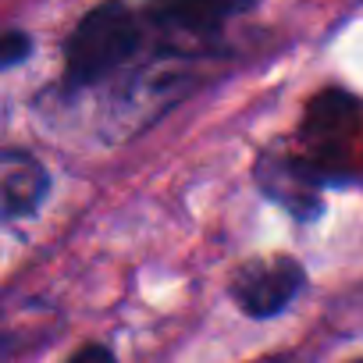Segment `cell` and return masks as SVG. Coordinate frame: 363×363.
Segmentation results:
<instances>
[{
    "label": "cell",
    "instance_id": "obj_6",
    "mask_svg": "<svg viewBox=\"0 0 363 363\" xmlns=\"http://www.w3.org/2000/svg\"><path fill=\"white\" fill-rule=\"evenodd\" d=\"M65 363H114V356H111V349H104V345H82L72 359H65Z\"/></svg>",
    "mask_w": 363,
    "mask_h": 363
},
{
    "label": "cell",
    "instance_id": "obj_3",
    "mask_svg": "<svg viewBox=\"0 0 363 363\" xmlns=\"http://www.w3.org/2000/svg\"><path fill=\"white\" fill-rule=\"evenodd\" d=\"M47 171L22 150H0V218H29L47 196Z\"/></svg>",
    "mask_w": 363,
    "mask_h": 363
},
{
    "label": "cell",
    "instance_id": "obj_1",
    "mask_svg": "<svg viewBox=\"0 0 363 363\" xmlns=\"http://www.w3.org/2000/svg\"><path fill=\"white\" fill-rule=\"evenodd\" d=\"M139 47V22L118 4L93 8L65 47V79L72 89L93 86L118 72Z\"/></svg>",
    "mask_w": 363,
    "mask_h": 363
},
{
    "label": "cell",
    "instance_id": "obj_7",
    "mask_svg": "<svg viewBox=\"0 0 363 363\" xmlns=\"http://www.w3.org/2000/svg\"><path fill=\"white\" fill-rule=\"evenodd\" d=\"M359 363H363V359H359Z\"/></svg>",
    "mask_w": 363,
    "mask_h": 363
},
{
    "label": "cell",
    "instance_id": "obj_4",
    "mask_svg": "<svg viewBox=\"0 0 363 363\" xmlns=\"http://www.w3.org/2000/svg\"><path fill=\"white\" fill-rule=\"evenodd\" d=\"M320 174L306 164V160H292V157H278V160H264L260 164V186L285 203L296 218H313L320 211V193H317Z\"/></svg>",
    "mask_w": 363,
    "mask_h": 363
},
{
    "label": "cell",
    "instance_id": "obj_5",
    "mask_svg": "<svg viewBox=\"0 0 363 363\" xmlns=\"http://www.w3.org/2000/svg\"><path fill=\"white\" fill-rule=\"evenodd\" d=\"M33 50V40L26 33H4L0 36V68H11V65H22Z\"/></svg>",
    "mask_w": 363,
    "mask_h": 363
},
{
    "label": "cell",
    "instance_id": "obj_2",
    "mask_svg": "<svg viewBox=\"0 0 363 363\" xmlns=\"http://www.w3.org/2000/svg\"><path fill=\"white\" fill-rule=\"evenodd\" d=\"M299 289H303V267L292 257L253 260V264H246L232 278V299L250 317H274V313H281Z\"/></svg>",
    "mask_w": 363,
    "mask_h": 363
}]
</instances>
